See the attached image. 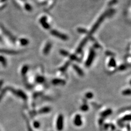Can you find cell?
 <instances>
[{"mask_svg":"<svg viewBox=\"0 0 131 131\" xmlns=\"http://www.w3.org/2000/svg\"><path fill=\"white\" fill-rule=\"evenodd\" d=\"M56 127L58 131H61L63 128V118L62 116H59L57 120Z\"/></svg>","mask_w":131,"mask_h":131,"instance_id":"cell-1","label":"cell"},{"mask_svg":"<svg viewBox=\"0 0 131 131\" xmlns=\"http://www.w3.org/2000/svg\"><path fill=\"white\" fill-rule=\"evenodd\" d=\"M74 123L77 126H80L82 124V120L80 116H77L75 117V120H74Z\"/></svg>","mask_w":131,"mask_h":131,"instance_id":"cell-2","label":"cell"}]
</instances>
